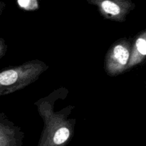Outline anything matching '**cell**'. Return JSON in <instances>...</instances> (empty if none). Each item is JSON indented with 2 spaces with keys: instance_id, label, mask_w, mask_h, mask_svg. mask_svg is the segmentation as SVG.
Listing matches in <instances>:
<instances>
[{
  "instance_id": "obj_6",
  "label": "cell",
  "mask_w": 146,
  "mask_h": 146,
  "mask_svg": "<svg viewBox=\"0 0 146 146\" xmlns=\"http://www.w3.org/2000/svg\"><path fill=\"white\" fill-rule=\"evenodd\" d=\"M0 50H1V46H0Z\"/></svg>"
},
{
  "instance_id": "obj_1",
  "label": "cell",
  "mask_w": 146,
  "mask_h": 146,
  "mask_svg": "<svg viewBox=\"0 0 146 146\" xmlns=\"http://www.w3.org/2000/svg\"><path fill=\"white\" fill-rule=\"evenodd\" d=\"M0 146H21V137L12 133L0 123Z\"/></svg>"
},
{
  "instance_id": "obj_3",
  "label": "cell",
  "mask_w": 146,
  "mask_h": 146,
  "mask_svg": "<svg viewBox=\"0 0 146 146\" xmlns=\"http://www.w3.org/2000/svg\"><path fill=\"white\" fill-rule=\"evenodd\" d=\"M101 7L105 12L113 16L118 15L121 11L119 6L109 0H106L103 1L101 3Z\"/></svg>"
},
{
  "instance_id": "obj_4",
  "label": "cell",
  "mask_w": 146,
  "mask_h": 146,
  "mask_svg": "<svg viewBox=\"0 0 146 146\" xmlns=\"http://www.w3.org/2000/svg\"><path fill=\"white\" fill-rule=\"evenodd\" d=\"M136 47L138 52L143 55H145L146 54V42L145 39L139 38L136 42Z\"/></svg>"
},
{
  "instance_id": "obj_5",
  "label": "cell",
  "mask_w": 146,
  "mask_h": 146,
  "mask_svg": "<svg viewBox=\"0 0 146 146\" xmlns=\"http://www.w3.org/2000/svg\"><path fill=\"white\" fill-rule=\"evenodd\" d=\"M31 0H18V2L21 7L27 8L31 3Z\"/></svg>"
},
{
  "instance_id": "obj_2",
  "label": "cell",
  "mask_w": 146,
  "mask_h": 146,
  "mask_svg": "<svg viewBox=\"0 0 146 146\" xmlns=\"http://www.w3.org/2000/svg\"><path fill=\"white\" fill-rule=\"evenodd\" d=\"M113 57L121 65H125L129 58V52L123 45H117L113 49Z\"/></svg>"
}]
</instances>
